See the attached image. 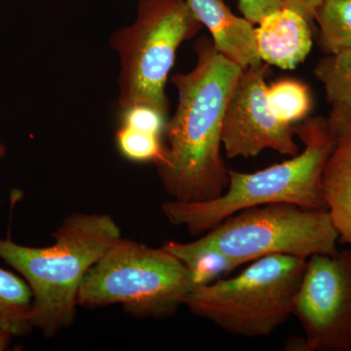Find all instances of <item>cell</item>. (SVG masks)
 Listing matches in <instances>:
<instances>
[{"label":"cell","mask_w":351,"mask_h":351,"mask_svg":"<svg viewBox=\"0 0 351 351\" xmlns=\"http://www.w3.org/2000/svg\"><path fill=\"white\" fill-rule=\"evenodd\" d=\"M195 68L174 73L178 105L164 132V149L156 163L166 193L176 201L213 200L225 193L228 172L221 154V129L228 97L240 68L202 36L193 46Z\"/></svg>","instance_id":"6da1fadb"},{"label":"cell","mask_w":351,"mask_h":351,"mask_svg":"<svg viewBox=\"0 0 351 351\" xmlns=\"http://www.w3.org/2000/svg\"><path fill=\"white\" fill-rule=\"evenodd\" d=\"M53 237L54 244L46 247L0 239V258L31 289L32 326L46 338L71 324L88 270L122 237L110 215L77 213L66 217Z\"/></svg>","instance_id":"7a4b0ae2"},{"label":"cell","mask_w":351,"mask_h":351,"mask_svg":"<svg viewBox=\"0 0 351 351\" xmlns=\"http://www.w3.org/2000/svg\"><path fill=\"white\" fill-rule=\"evenodd\" d=\"M304 151L282 163L254 173L228 172L225 193L213 200L164 203L162 212L173 226H184L193 237L204 234L232 215L261 205L291 203L327 210L321 181L336 137L326 117L306 119L294 125Z\"/></svg>","instance_id":"3957f363"},{"label":"cell","mask_w":351,"mask_h":351,"mask_svg":"<svg viewBox=\"0 0 351 351\" xmlns=\"http://www.w3.org/2000/svg\"><path fill=\"white\" fill-rule=\"evenodd\" d=\"M193 288L186 265L162 246L152 248L121 237L88 270L77 304H121L137 317L165 318L184 306Z\"/></svg>","instance_id":"277c9868"},{"label":"cell","mask_w":351,"mask_h":351,"mask_svg":"<svg viewBox=\"0 0 351 351\" xmlns=\"http://www.w3.org/2000/svg\"><path fill=\"white\" fill-rule=\"evenodd\" d=\"M250 263L233 278L193 288L184 306L230 334L269 336L293 315L306 260L272 255Z\"/></svg>","instance_id":"5b68a950"},{"label":"cell","mask_w":351,"mask_h":351,"mask_svg":"<svg viewBox=\"0 0 351 351\" xmlns=\"http://www.w3.org/2000/svg\"><path fill=\"white\" fill-rule=\"evenodd\" d=\"M202 27L186 0L138 1L135 21L110 38L120 61V110L143 104L168 115L166 83L176 53Z\"/></svg>","instance_id":"8992f818"},{"label":"cell","mask_w":351,"mask_h":351,"mask_svg":"<svg viewBox=\"0 0 351 351\" xmlns=\"http://www.w3.org/2000/svg\"><path fill=\"white\" fill-rule=\"evenodd\" d=\"M339 239L327 210L272 203L232 215L199 240L243 265L272 255H334Z\"/></svg>","instance_id":"52a82bcc"},{"label":"cell","mask_w":351,"mask_h":351,"mask_svg":"<svg viewBox=\"0 0 351 351\" xmlns=\"http://www.w3.org/2000/svg\"><path fill=\"white\" fill-rule=\"evenodd\" d=\"M293 315L304 332L302 350L351 351V250L307 258Z\"/></svg>","instance_id":"ba28073f"},{"label":"cell","mask_w":351,"mask_h":351,"mask_svg":"<svg viewBox=\"0 0 351 351\" xmlns=\"http://www.w3.org/2000/svg\"><path fill=\"white\" fill-rule=\"evenodd\" d=\"M269 64L241 69L233 85L223 114L221 144L228 159L257 156L265 149L295 156L294 125L282 123L270 112L267 101Z\"/></svg>","instance_id":"9c48e42d"},{"label":"cell","mask_w":351,"mask_h":351,"mask_svg":"<svg viewBox=\"0 0 351 351\" xmlns=\"http://www.w3.org/2000/svg\"><path fill=\"white\" fill-rule=\"evenodd\" d=\"M255 27V43L263 63L294 69L311 53L313 24L287 7L267 14Z\"/></svg>","instance_id":"30bf717a"},{"label":"cell","mask_w":351,"mask_h":351,"mask_svg":"<svg viewBox=\"0 0 351 351\" xmlns=\"http://www.w3.org/2000/svg\"><path fill=\"white\" fill-rule=\"evenodd\" d=\"M189 8L212 36L219 54L240 68L262 63L255 43V27L245 17H239L223 0H186Z\"/></svg>","instance_id":"8fae6325"},{"label":"cell","mask_w":351,"mask_h":351,"mask_svg":"<svg viewBox=\"0 0 351 351\" xmlns=\"http://www.w3.org/2000/svg\"><path fill=\"white\" fill-rule=\"evenodd\" d=\"M321 193L339 239L351 245V136L337 138L323 172Z\"/></svg>","instance_id":"7c38bea8"},{"label":"cell","mask_w":351,"mask_h":351,"mask_svg":"<svg viewBox=\"0 0 351 351\" xmlns=\"http://www.w3.org/2000/svg\"><path fill=\"white\" fill-rule=\"evenodd\" d=\"M331 107L329 119L337 138L351 135V47L326 55L314 68Z\"/></svg>","instance_id":"4fadbf2b"},{"label":"cell","mask_w":351,"mask_h":351,"mask_svg":"<svg viewBox=\"0 0 351 351\" xmlns=\"http://www.w3.org/2000/svg\"><path fill=\"white\" fill-rule=\"evenodd\" d=\"M162 247L186 265L195 287L214 282L242 265L199 239L188 243L168 241Z\"/></svg>","instance_id":"5bb4252c"},{"label":"cell","mask_w":351,"mask_h":351,"mask_svg":"<svg viewBox=\"0 0 351 351\" xmlns=\"http://www.w3.org/2000/svg\"><path fill=\"white\" fill-rule=\"evenodd\" d=\"M32 294L25 279L0 267V332L21 336L32 329Z\"/></svg>","instance_id":"9a60e30c"},{"label":"cell","mask_w":351,"mask_h":351,"mask_svg":"<svg viewBox=\"0 0 351 351\" xmlns=\"http://www.w3.org/2000/svg\"><path fill=\"white\" fill-rule=\"evenodd\" d=\"M318 47L325 55L351 47V0H324L316 9Z\"/></svg>","instance_id":"2e32d148"},{"label":"cell","mask_w":351,"mask_h":351,"mask_svg":"<svg viewBox=\"0 0 351 351\" xmlns=\"http://www.w3.org/2000/svg\"><path fill=\"white\" fill-rule=\"evenodd\" d=\"M265 94L270 112L282 123L294 125L306 119L313 108L311 90L300 80H278L267 87Z\"/></svg>","instance_id":"e0dca14e"},{"label":"cell","mask_w":351,"mask_h":351,"mask_svg":"<svg viewBox=\"0 0 351 351\" xmlns=\"http://www.w3.org/2000/svg\"><path fill=\"white\" fill-rule=\"evenodd\" d=\"M115 141L122 156L133 162L156 164L162 156V137L154 134L120 125Z\"/></svg>","instance_id":"ac0fdd59"},{"label":"cell","mask_w":351,"mask_h":351,"mask_svg":"<svg viewBox=\"0 0 351 351\" xmlns=\"http://www.w3.org/2000/svg\"><path fill=\"white\" fill-rule=\"evenodd\" d=\"M167 117L151 106L138 104L121 110L120 125L147 132L163 138L167 125Z\"/></svg>","instance_id":"d6986e66"},{"label":"cell","mask_w":351,"mask_h":351,"mask_svg":"<svg viewBox=\"0 0 351 351\" xmlns=\"http://www.w3.org/2000/svg\"><path fill=\"white\" fill-rule=\"evenodd\" d=\"M240 12L243 17L257 25L267 14L282 8V0H239Z\"/></svg>","instance_id":"ffe728a7"},{"label":"cell","mask_w":351,"mask_h":351,"mask_svg":"<svg viewBox=\"0 0 351 351\" xmlns=\"http://www.w3.org/2000/svg\"><path fill=\"white\" fill-rule=\"evenodd\" d=\"M323 1L324 0H282L283 7H287L301 14L313 25L316 9Z\"/></svg>","instance_id":"44dd1931"},{"label":"cell","mask_w":351,"mask_h":351,"mask_svg":"<svg viewBox=\"0 0 351 351\" xmlns=\"http://www.w3.org/2000/svg\"><path fill=\"white\" fill-rule=\"evenodd\" d=\"M13 337L9 332H0V351L6 350L9 348Z\"/></svg>","instance_id":"7402d4cb"},{"label":"cell","mask_w":351,"mask_h":351,"mask_svg":"<svg viewBox=\"0 0 351 351\" xmlns=\"http://www.w3.org/2000/svg\"><path fill=\"white\" fill-rule=\"evenodd\" d=\"M6 154L5 147H4V145H2L1 143H0V158H1V157H3L4 154Z\"/></svg>","instance_id":"603a6c76"}]
</instances>
